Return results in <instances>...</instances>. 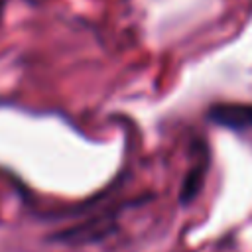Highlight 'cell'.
<instances>
[{
  "mask_svg": "<svg viewBox=\"0 0 252 252\" xmlns=\"http://www.w3.org/2000/svg\"><path fill=\"white\" fill-rule=\"evenodd\" d=\"M209 120L230 130H252V104L220 102L209 108Z\"/></svg>",
  "mask_w": 252,
  "mask_h": 252,
  "instance_id": "obj_1",
  "label": "cell"
},
{
  "mask_svg": "<svg viewBox=\"0 0 252 252\" xmlns=\"http://www.w3.org/2000/svg\"><path fill=\"white\" fill-rule=\"evenodd\" d=\"M205 173H207V159H205V156H203V152H201V156L197 158V161L193 163V167L187 171V175H185V179H183L181 193H179L181 203H191V201L197 197V193H199L201 187H203Z\"/></svg>",
  "mask_w": 252,
  "mask_h": 252,
  "instance_id": "obj_2",
  "label": "cell"
}]
</instances>
